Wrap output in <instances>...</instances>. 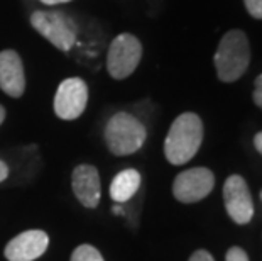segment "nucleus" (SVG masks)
I'll return each instance as SVG.
<instances>
[{"label": "nucleus", "instance_id": "1", "mask_svg": "<svg viewBox=\"0 0 262 261\" xmlns=\"http://www.w3.org/2000/svg\"><path fill=\"white\" fill-rule=\"evenodd\" d=\"M203 143V122L194 112L178 115L164 141V156L171 165H185L194 158Z\"/></svg>", "mask_w": 262, "mask_h": 261}, {"label": "nucleus", "instance_id": "2", "mask_svg": "<svg viewBox=\"0 0 262 261\" xmlns=\"http://www.w3.org/2000/svg\"><path fill=\"white\" fill-rule=\"evenodd\" d=\"M213 61L220 82H237L247 71L250 63V46L247 36L238 29L228 31L216 48Z\"/></svg>", "mask_w": 262, "mask_h": 261}, {"label": "nucleus", "instance_id": "3", "mask_svg": "<svg viewBox=\"0 0 262 261\" xmlns=\"http://www.w3.org/2000/svg\"><path fill=\"white\" fill-rule=\"evenodd\" d=\"M105 144L115 156H129L144 146L147 131L136 115L129 112H117L105 126Z\"/></svg>", "mask_w": 262, "mask_h": 261}, {"label": "nucleus", "instance_id": "4", "mask_svg": "<svg viewBox=\"0 0 262 261\" xmlns=\"http://www.w3.org/2000/svg\"><path fill=\"white\" fill-rule=\"evenodd\" d=\"M31 26L63 53H68L76 43V22L59 10H36L31 15Z\"/></svg>", "mask_w": 262, "mask_h": 261}, {"label": "nucleus", "instance_id": "5", "mask_svg": "<svg viewBox=\"0 0 262 261\" xmlns=\"http://www.w3.org/2000/svg\"><path fill=\"white\" fill-rule=\"evenodd\" d=\"M142 44L134 34L124 32L114 37L107 53V71L115 80L130 76L141 63Z\"/></svg>", "mask_w": 262, "mask_h": 261}, {"label": "nucleus", "instance_id": "6", "mask_svg": "<svg viewBox=\"0 0 262 261\" xmlns=\"http://www.w3.org/2000/svg\"><path fill=\"white\" fill-rule=\"evenodd\" d=\"M215 187V175L211 170L196 166L181 171L172 182V195L181 204H196L208 197Z\"/></svg>", "mask_w": 262, "mask_h": 261}, {"label": "nucleus", "instance_id": "7", "mask_svg": "<svg viewBox=\"0 0 262 261\" xmlns=\"http://www.w3.org/2000/svg\"><path fill=\"white\" fill-rule=\"evenodd\" d=\"M88 104V85L73 76L59 83L54 95V112L63 121H75L85 112Z\"/></svg>", "mask_w": 262, "mask_h": 261}, {"label": "nucleus", "instance_id": "8", "mask_svg": "<svg viewBox=\"0 0 262 261\" xmlns=\"http://www.w3.org/2000/svg\"><path fill=\"white\" fill-rule=\"evenodd\" d=\"M224 202L227 214L238 226L249 224L254 217V200L244 176L230 175L224 183Z\"/></svg>", "mask_w": 262, "mask_h": 261}, {"label": "nucleus", "instance_id": "9", "mask_svg": "<svg viewBox=\"0 0 262 261\" xmlns=\"http://www.w3.org/2000/svg\"><path fill=\"white\" fill-rule=\"evenodd\" d=\"M49 236L41 229L24 231L10 239L5 246V258L9 261H34L46 253Z\"/></svg>", "mask_w": 262, "mask_h": 261}, {"label": "nucleus", "instance_id": "10", "mask_svg": "<svg viewBox=\"0 0 262 261\" xmlns=\"http://www.w3.org/2000/svg\"><path fill=\"white\" fill-rule=\"evenodd\" d=\"M71 187L75 197L86 209H95L102 195L98 170L93 165H78L71 175Z\"/></svg>", "mask_w": 262, "mask_h": 261}, {"label": "nucleus", "instance_id": "11", "mask_svg": "<svg viewBox=\"0 0 262 261\" xmlns=\"http://www.w3.org/2000/svg\"><path fill=\"white\" fill-rule=\"evenodd\" d=\"M0 88L14 98H19L26 90L24 65L19 53L14 49L0 51Z\"/></svg>", "mask_w": 262, "mask_h": 261}, {"label": "nucleus", "instance_id": "12", "mask_svg": "<svg viewBox=\"0 0 262 261\" xmlns=\"http://www.w3.org/2000/svg\"><path fill=\"white\" fill-rule=\"evenodd\" d=\"M141 187V173L134 168L122 170L110 183V197L117 204H124L136 195Z\"/></svg>", "mask_w": 262, "mask_h": 261}, {"label": "nucleus", "instance_id": "13", "mask_svg": "<svg viewBox=\"0 0 262 261\" xmlns=\"http://www.w3.org/2000/svg\"><path fill=\"white\" fill-rule=\"evenodd\" d=\"M71 261H103V258L92 244H80L71 254Z\"/></svg>", "mask_w": 262, "mask_h": 261}, {"label": "nucleus", "instance_id": "14", "mask_svg": "<svg viewBox=\"0 0 262 261\" xmlns=\"http://www.w3.org/2000/svg\"><path fill=\"white\" fill-rule=\"evenodd\" d=\"M244 4L254 19H262V0H244Z\"/></svg>", "mask_w": 262, "mask_h": 261}, {"label": "nucleus", "instance_id": "15", "mask_svg": "<svg viewBox=\"0 0 262 261\" xmlns=\"http://www.w3.org/2000/svg\"><path fill=\"white\" fill-rule=\"evenodd\" d=\"M225 261H249V256L242 248L232 246L225 254Z\"/></svg>", "mask_w": 262, "mask_h": 261}, {"label": "nucleus", "instance_id": "16", "mask_svg": "<svg viewBox=\"0 0 262 261\" xmlns=\"http://www.w3.org/2000/svg\"><path fill=\"white\" fill-rule=\"evenodd\" d=\"M254 104L259 109H262V75H259L254 82V93H252Z\"/></svg>", "mask_w": 262, "mask_h": 261}, {"label": "nucleus", "instance_id": "17", "mask_svg": "<svg viewBox=\"0 0 262 261\" xmlns=\"http://www.w3.org/2000/svg\"><path fill=\"white\" fill-rule=\"evenodd\" d=\"M188 261H215V259L208 251H205V249H198V251H194L191 256H189Z\"/></svg>", "mask_w": 262, "mask_h": 261}, {"label": "nucleus", "instance_id": "18", "mask_svg": "<svg viewBox=\"0 0 262 261\" xmlns=\"http://www.w3.org/2000/svg\"><path fill=\"white\" fill-rule=\"evenodd\" d=\"M7 176H9V166L5 165V161L0 159V183L7 178Z\"/></svg>", "mask_w": 262, "mask_h": 261}, {"label": "nucleus", "instance_id": "19", "mask_svg": "<svg viewBox=\"0 0 262 261\" xmlns=\"http://www.w3.org/2000/svg\"><path fill=\"white\" fill-rule=\"evenodd\" d=\"M254 146H255V149L262 154V131L260 132H257V134L254 136Z\"/></svg>", "mask_w": 262, "mask_h": 261}, {"label": "nucleus", "instance_id": "20", "mask_svg": "<svg viewBox=\"0 0 262 261\" xmlns=\"http://www.w3.org/2000/svg\"><path fill=\"white\" fill-rule=\"evenodd\" d=\"M41 2L46 5H56V4H68L71 0H41Z\"/></svg>", "mask_w": 262, "mask_h": 261}, {"label": "nucleus", "instance_id": "21", "mask_svg": "<svg viewBox=\"0 0 262 261\" xmlns=\"http://www.w3.org/2000/svg\"><path fill=\"white\" fill-rule=\"evenodd\" d=\"M4 119H5V109L2 107V105H0V124L4 122Z\"/></svg>", "mask_w": 262, "mask_h": 261}, {"label": "nucleus", "instance_id": "22", "mask_svg": "<svg viewBox=\"0 0 262 261\" xmlns=\"http://www.w3.org/2000/svg\"><path fill=\"white\" fill-rule=\"evenodd\" d=\"M114 212H115V214H122L124 210H122V207H114Z\"/></svg>", "mask_w": 262, "mask_h": 261}, {"label": "nucleus", "instance_id": "23", "mask_svg": "<svg viewBox=\"0 0 262 261\" xmlns=\"http://www.w3.org/2000/svg\"><path fill=\"white\" fill-rule=\"evenodd\" d=\"M260 200H262V190H260Z\"/></svg>", "mask_w": 262, "mask_h": 261}]
</instances>
